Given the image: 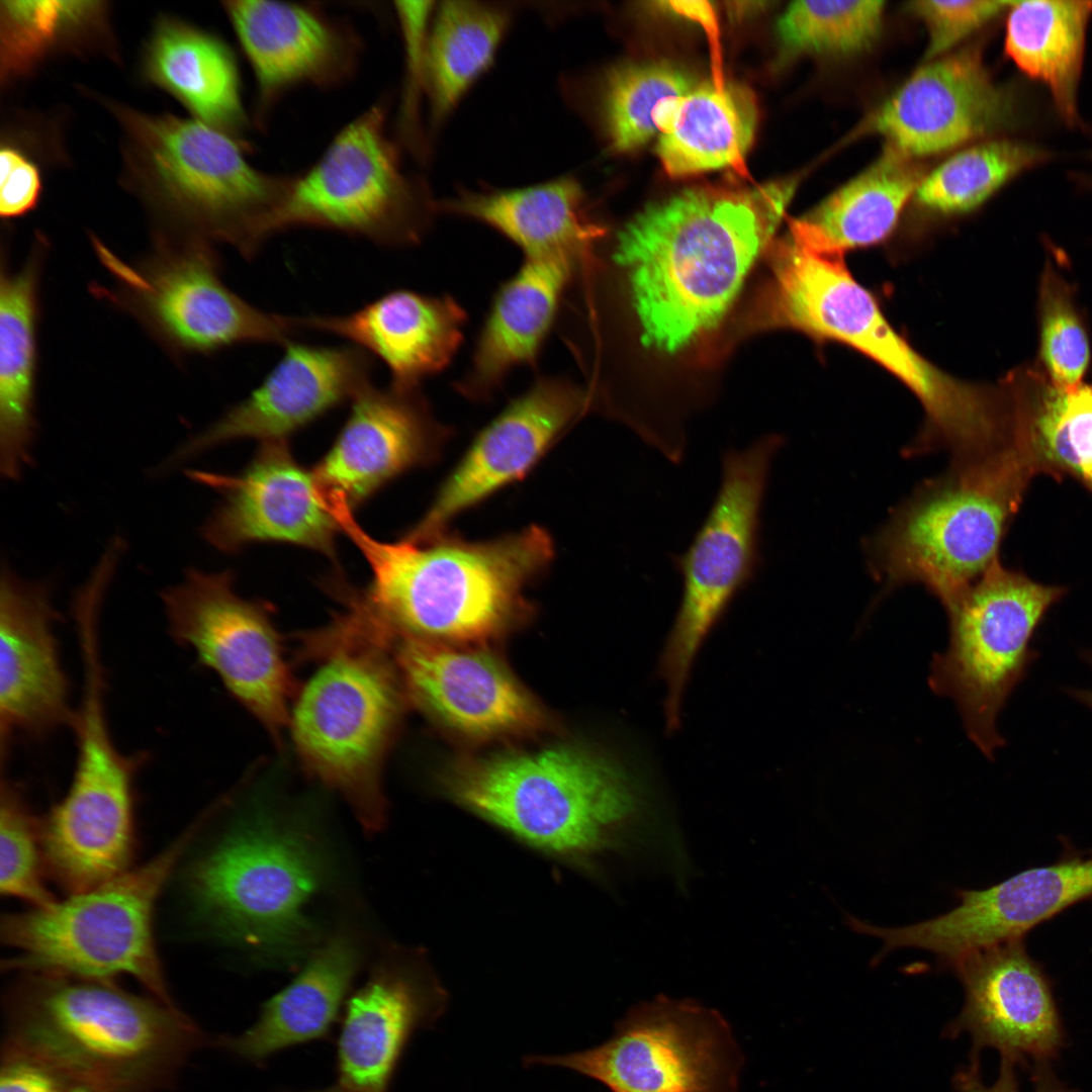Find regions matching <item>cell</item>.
Instances as JSON below:
<instances>
[{"mask_svg": "<svg viewBox=\"0 0 1092 1092\" xmlns=\"http://www.w3.org/2000/svg\"><path fill=\"white\" fill-rule=\"evenodd\" d=\"M453 799L524 842L588 867L615 854L676 886L695 874L682 834L618 761L576 746L470 761L447 781Z\"/></svg>", "mask_w": 1092, "mask_h": 1092, "instance_id": "cell-1", "label": "cell"}, {"mask_svg": "<svg viewBox=\"0 0 1092 1092\" xmlns=\"http://www.w3.org/2000/svg\"><path fill=\"white\" fill-rule=\"evenodd\" d=\"M796 188H689L648 205L616 236L642 341L676 352L715 328L772 238Z\"/></svg>", "mask_w": 1092, "mask_h": 1092, "instance_id": "cell-2", "label": "cell"}, {"mask_svg": "<svg viewBox=\"0 0 1092 1092\" xmlns=\"http://www.w3.org/2000/svg\"><path fill=\"white\" fill-rule=\"evenodd\" d=\"M339 522L371 578L363 588L342 579L338 601L397 636L449 644L493 638L525 615L523 593L554 556L550 534L536 525L484 541L445 532L423 542H382L351 512L342 511Z\"/></svg>", "mask_w": 1092, "mask_h": 1092, "instance_id": "cell-3", "label": "cell"}, {"mask_svg": "<svg viewBox=\"0 0 1092 1092\" xmlns=\"http://www.w3.org/2000/svg\"><path fill=\"white\" fill-rule=\"evenodd\" d=\"M206 1043L185 1013L107 980L27 974L7 994L2 1054L95 1092H160Z\"/></svg>", "mask_w": 1092, "mask_h": 1092, "instance_id": "cell-4", "label": "cell"}, {"mask_svg": "<svg viewBox=\"0 0 1092 1092\" xmlns=\"http://www.w3.org/2000/svg\"><path fill=\"white\" fill-rule=\"evenodd\" d=\"M119 132V184L146 211L152 233L223 243L253 257L293 177L258 170L245 142L193 118L151 113L84 86Z\"/></svg>", "mask_w": 1092, "mask_h": 1092, "instance_id": "cell-5", "label": "cell"}, {"mask_svg": "<svg viewBox=\"0 0 1092 1092\" xmlns=\"http://www.w3.org/2000/svg\"><path fill=\"white\" fill-rule=\"evenodd\" d=\"M843 254L791 237L775 254L769 323L847 345L901 380L922 404L918 451L946 448L953 460L984 454L1009 431L1006 394L961 381L917 353L888 323L876 299L848 271Z\"/></svg>", "mask_w": 1092, "mask_h": 1092, "instance_id": "cell-6", "label": "cell"}, {"mask_svg": "<svg viewBox=\"0 0 1092 1092\" xmlns=\"http://www.w3.org/2000/svg\"><path fill=\"white\" fill-rule=\"evenodd\" d=\"M297 639L299 658L316 664L289 716L299 760L310 777L344 797L366 832H378L386 817L381 772L401 708L392 659L336 615Z\"/></svg>", "mask_w": 1092, "mask_h": 1092, "instance_id": "cell-7", "label": "cell"}, {"mask_svg": "<svg viewBox=\"0 0 1092 1092\" xmlns=\"http://www.w3.org/2000/svg\"><path fill=\"white\" fill-rule=\"evenodd\" d=\"M1034 475L1014 438L982 456L953 461L875 536L870 551L876 573L890 586L919 583L946 609L998 559Z\"/></svg>", "mask_w": 1092, "mask_h": 1092, "instance_id": "cell-8", "label": "cell"}, {"mask_svg": "<svg viewBox=\"0 0 1092 1092\" xmlns=\"http://www.w3.org/2000/svg\"><path fill=\"white\" fill-rule=\"evenodd\" d=\"M327 870L311 836L258 808L195 863L190 886L217 934L261 960L290 962L314 942L305 907Z\"/></svg>", "mask_w": 1092, "mask_h": 1092, "instance_id": "cell-9", "label": "cell"}, {"mask_svg": "<svg viewBox=\"0 0 1092 1092\" xmlns=\"http://www.w3.org/2000/svg\"><path fill=\"white\" fill-rule=\"evenodd\" d=\"M193 830L150 861L64 901L8 914L2 941L7 970L112 981L128 975L173 1003L153 935L158 896Z\"/></svg>", "mask_w": 1092, "mask_h": 1092, "instance_id": "cell-10", "label": "cell"}, {"mask_svg": "<svg viewBox=\"0 0 1092 1092\" xmlns=\"http://www.w3.org/2000/svg\"><path fill=\"white\" fill-rule=\"evenodd\" d=\"M112 286L100 297L133 316L169 352L210 354L242 344L284 346L296 336L297 316L269 312L225 285L213 243L153 234V250L135 263L120 259L90 235Z\"/></svg>", "mask_w": 1092, "mask_h": 1092, "instance_id": "cell-11", "label": "cell"}, {"mask_svg": "<svg viewBox=\"0 0 1092 1092\" xmlns=\"http://www.w3.org/2000/svg\"><path fill=\"white\" fill-rule=\"evenodd\" d=\"M781 446V438L770 436L723 454L714 503L688 549L674 558L682 596L657 668L666 685L668 732L680 726L684 691L703 642L760 565L761 509Z\"/></svg>", "mask_w": 1092, "mask_h": 1092, "instance_id": "cell-12", "label": "cell"}, {"mask_svg": "<svg viewBox=\"0 0 1092 1092\" xmlns=\"http://www.w3.org/2000/svg\"><path fill=\"white\" fill-rule=\"evenodd\" d=\"M1065 593L997 559L946 608L949 643L933 657L929 686L952 699L968 736L991 759L1005 743L998 715L1035 658L1033 633Z\"/></svg>", "mask_w": 1092, "mask_h": 1092, "instance_id": "cell-13", "label": "cell"}, {"mask_svg": "<svg viewBox=\"0 0 1092 1092\" xmlns=\"http://www.w3.org/2000/svg\"><path fill=\"white\" fill-rule=\"evenodd\" d=\"M376 103L343 127L307 172L293 178L271 237L315 228L385 247L419 245L438 213L426 186L407 174Z\"/></svg>", "mask_w": 1092, "mask_h": 1092, "instance_id": "cell-14", "label": "cell"}, {"mask_svg": "<svg viewBox=\"0 0 1092 1092\" xmlns=\"http://www.w3.org/2000/svg\"><path fill=\"white\" fill-rule=\"evenodd\" d=\"M741 1062L719 1012L662 995L634 1006L599 1045L524 1060L571 1070L610 1092H737Z\"/></svg>", "mask_w": 1092, "mask_h": 1092, "instance_id": "cell-15", "label": "cell"}, {"mask_svg": "<svg viewBox=\"0 0 1092 1092\" xmlns=\"http://www.w3.org/2000/svg\"><path fill=\"white\" fill-rule=\"evenodd\" d=\"M161 600L172 639L215 672L280 745L295 688L272 606L240 597L230 570L194 567Z\"/></svg>", "mask_w": 1092, "mask_h": 1092, "instance_id": "cell-16", "label": "cell"}, {"mask_svg": "<svg viewBox=\"0 0 1092 1092\" xmlns=\"http://www.w3.org/2000/svg\"><path fill=\"white\" fill-rule=\"evenodd\" d=\"M75 735L72 782L40 828L44 859L72 894L127 871L133 843V785L146 759L145 753H122L102 716L83 718Z\"/></svg>", "mask_w": 1092, "mask_h": 1092, "instance_id": "cell-17", "label": "cell"}, {"mask_svg": "<svg viewBox=\"0 0 1092 1092\" xmlns=\"http://www.w3.org/2000/svg\"><path fill=\"white\" fill-rule=\"evenodd\" d=\"M590 411L584 387L558 375H540L475 437L444 480L423 518L402 539L423 542L508 484L524 477Z\"/></svg>", "mask_w": 1092, "mask_h": 1092, "instance_id": "cell-18", "label": "cell"}, {"mask_svg": "<svg viewBox=\"0 0 1092 1092\" xmlns=\"http://www.w3.org/2000/svg\"><path fill=\"white\" fill-rule=\"evenodd\" d=\"M187 473L221 494L201 530L215 549L235 553L254 543H283L336 560V537L341 531L336 511L313 470L295 459L287 441L261 443L251 462L235 476Z\"/></svg>", "mask_w": 1092, "mask_h": 1092, "instance_id": "cell-19", "label": "cell"}, {"mask_svg": "<svg viewBox=\"0 0 1092 1092\" xmlns=\"http://www.w3.org/2000/svg\"><path fill=\"white\" fill-rule=\"evenodd\" d=\"M283 348L281 358L246 398L180 445L159 470L176 468L241 439L287 441L351 401L371 382V357L355 346H315L292 340Z\"/></svg>", "mask_w": 1092, "mask_h": 1092, "instance_id": "cell-20", "label": "cell"}, {"mask_svg": "<svg viewBox=\"0 0 1092 1092\" xmlns=\"http://www.w3.org/2000/svg\"><path fill=\"white\" fill-rule=\"evenodd\" d=\"M380 639L404 693L444 726L476 739L544 727L542 709L490 654L387 632Z\"/></svg>", "mask_w": 1092, "mask_h": 1092, "instance_id": "cell-21", "label": "cell"}, {"mask_svg": "<svg viewBox=\"0 0 1092 1092\" xmlns=\"http://www.w3.org/2000/svg\"><path fill=\"white\" fill-rule=\"evenodd\" d=\"M336 440L312 469L333 507L353 513L388 482L434 462L452 430L421 387L368 383L350 401Z\"/></svg>", "mask_w": 1092, "mask_h": 1092, "instance_id": "cell-22", "label": "cell"}, {"mask_svg": "<svg viewBox=\"0 0 1092 1092\" xmlns=\"http://www.w3.org/2000/svg\"><path fill=\"white\" fill-rule=\"evenodd\" d=\"M1015 93L997 84L979 49L967 48L918 69L874 114L870 127L909 158L929 156L1011 129Z\"/></svg>", "mask_w": 1092, "mask_h": 1092, "instance_id": "cell-23", "label": "cell"}, {"mask_svg": "<svg viewBox=\"0 0 1092 1092\" xmlns=\"http://www.w3.org/2000/svg\"><path fill=\"white\" fill-rule=\"evenodd\" d=\"M951 967L964 987L965 1003L948 1024L947 1036L967 1033L972 1053L993 1048L1015 1065L1058 1057L1065 1032L1053 988L1023 938L980 948Z\"/></svg>", "mask_w": 1092, "mask_h": 1092, "instance_id": "cell-24", "label": "cell"}, {"mask_svg": "<svg viewBox=\"0 0 1092 1092\" xmlns=\"http://www.w3.org/2000/svg\"><path fill=\"white\" fill-rule=\"evenodd\" d=\"M447 995L419 954L387 945L346 1004L337 1042L344 1092H388L413 1035L444 1013Z\"/></svg>", "mask_w": 1092, "mask_h": 1092, "instance_id": "cell-25", "label": "cell"}, {"mask_svg": "<svg viewBox=\"0 0 1092 1092\" xmlns=\"http://www.w3.org/2000/svg\"><path fill=\"white\" fill-rule=\"evenodd\" d=\"M59 614L47 581L27 580L3 565L0 579V732L39 740L71 725L70 681L55 632Z\"/></svg>", "mask_w": 1092, "mask_h": 1092, "instance_id": "cell-26", "label": "cell"}, {"mask_svg": "<svg viewBox=\"0 0 1092 1092\" xmlns=\"http://www.w3.org/2000/svg\"><path fill=\"white\" fill-rule=\"evenodd\" d=\"M961 903L933 919L894 928L896 948L915 947L952 966L965 956L1023 938L1039 923L1092 898V855L1031 868L984 890H960Z\"/></svg>", "mask_w": 1092, "mask_h": 1092, "instance_id": "cell-27", "label": "cell"}, {"mask_svg": "<svg viewBox=\"0 0 1092 1092\" xmlns=\"http://www.w3.org/2000/svg\"><path fill=\"white\" fill-rule=\"evenodd\" d=\"M222 9L256 79L258 116L296 86H338L356 71V33L315 5L231 0Z\"/></svg>", "mask_w": 1092, "mask_h": 1092, "instance_id": "cell-28", "label": "cell"}, {"mask_svg": "<svg viewBox=\"0 0 1092 1092\" xmlns=\"http://www.w3.org/2000/svg\"><path fill=\"white\" fill-rule=\"evenodd\" d=\"M467 321L452 295L408 289L391 290L347 313L298 316L301 331L340 337L377 358L390 373V383L401 387H421L424 379L452 363Z\"/></svg>", "mask_w": 1092, "mask_h": 1092, "instance_id": "cell-29", "label": "cell"}, {"mask_svg": "<svg viewBox=\"0 0 1092 1092\" xmlns=\"http://www.w3.org/2000/svg\"><path fill=\"white\" fill-rule=\"evenodd\" d=\"M580 258L575 254L524 258L495 291L469 366L453 382L456 392L474 402L488 401L514 369L537 364Z\"/></svg>", "mask_w": 1092, "mask_h": 1092, "instance_id": "cell-30", "label": "cell"}, {"mask_svg": "<svg viewBox=\"0 0 1092 1092\" xmlns=\"http://www.w3.org/2000/svg\"><path fill=\"white\" fill-rule=\"evenodd\" d=\"M139 74L191 118L245 142L248 118L237 60L216 34L178 16H157L141 49Z\"/></svg>", "mask_w": 1092, "mask_h": 1092, "instance_id": "cell-31", "label": "cell"}, {"mask_svg": "<svg viewBox=\"0 0 1092 1092\" xmlns=\"http://www.w3.org/2000/svg\"><path fill=\"white\" fill-rule=\"evenodd\" d=\"M48 241L36 235L15 272L5 251L0 272V471L18 480L32 460L36 437L35 381L39 286Z\"/></svg>", "mask_w": 1092, "mask_h": 1092, "instance_id": "cell-32", "label": "cell"}, {"mask_svg": "<svg viewBox=\"0 0 1092 1092\" xmlns=\"http://www.w3.org/2000/svg\"><path fill=\"white\" fill-rule=\"evenodd\" d=\"M437 208L491 228L524 258L582 255L604 235L589 212L583 187L571 176L520 188L463 189L437 202Z\"/></svg>", "mask_w": 1092, "mask_h": 1092, "instance_id": "cell-33", "label": "cell"}, {"mask_svg": "<svg viewBox=\"0 0 1092 1092\" xmlns=\"http://www.w3.org/2000/svg\"><path fill=\"white\" fill-rule=\"evenodd\" d=\"M362 952L348 932L333 934L315 947L299 974L262 1005L258 1020L217 1043L235 1056L260 1064L288 1048L329 1036L357 974Z\"/></svg>", "mask_w": 1092, "mask_h": 1092, "instance_id": "cell-34", "label": "cell"}, {"mask_svg": "<svg viewBox=\"0 0 1092 1092\" xmlns=\"http://www.w3.org/2000/svg\"><path fill=\"white\" fill-rule=\"evenodd\" d=\"M121 53L107 1H0V89L15 90L64 58Z\"/></svg>", "mask_w": 1092, "mask_h": 1092, "instance_id": "cell-35", "label": "cell"}, {"mask_svg": "<svg viewBox=\"0 0 1092 1092\" xmlns=\"http://www.w3.org/2000/svg\"><path fill=\"white\" fill-rule=\"evenodd\" d=\"M1013 435L1035 473L1069 475L1092 492V380L1064 387L1035 366L1004 380Z\"/></svg>", "mask_w": 1092, "mask_h": 1092, "instance_id": "cell-36", "label": "cell"}, {"mask_svg": "<svg viewBox=\"0 0 1092 1092\" xmlns=\"http://www.w3.org/2000/svg\"><path fill=\"white\" fill-rule=\"evenodd\" d=\"M655 121L663 168L670 176H686L739 162L751 146L757 107L741 85L705 83L664 101Z\"/></svg>", "mask_w": 1092, "mask_h": 1092, "instance_id": "cell-37", "label": "cell"}, {"mask_svg": "<svg viewBox=\"0 0 1092 1092\" xmlns=\"http://www.w3.org/2000/svg\"><path fill=\"white\" fill-rule=\"evenodd\" d=\"M923 178L914 159L886 146L869 168L794 220L790 236L843 255L878 244L892 233Z\"/></svg>", "mask_w": 1092, "mask_h": 1092, "instance_id": "cell-38", "label": "cell"}, {"mask_svg": "<svg viewBox=\"0 0 1092 1092\" xmlns=\"http://www.w3.org/2000/svg\"><path fill=\"white\" fill-rule=\"evenodd\" d=\"M1092 1H1011L1004 51L1028 78L1044 85L1066 125L1081 124L1078 90Z\"/></svg>", "mask_w": 1092, "mask_h": 1092, "instance_id": "cell-39", "label": "cell"}, {"mask_svg": "<svg viewBox=\"0 0 1092 1092\" xmlns=\"http://www.w3.org/2000/svg\"><path fill=\"white\" fill-rule=\"evenodd\" d=\"M512 17L509 7L496 3H436L425 51L426 94L434 127L492 64Z\"/></svg>", "mask_w": 1092, "mask_h": 1092, "instance_id": "cell-40", "label": "cell"}, {"mask_svg": "<svg viewBox=\"0 0 1092 1092\" xmlns=\"http://www.w3.org/2000/svg\"><path fill=\"white\" fill-rule=\"evenodd\" d=\"M1052 157L1049 150L1028 141H988L958 153L924 176L916 199L938 213L971 211L1009 181Z\"/></svg>", "mask_w": 1092, "mask_h": 1092, "instance_id": "cell-41", "label": "cell"}, {"mask_svg": "<svg viewBox=\"0 0 1092 1092\" xmlns=\"http://www.w3.org/2000/svg\"><path fill=\"white\" fill-rule=\"evenodd\" d=\"M695 86L689 74L665 63L610 70L604 80L601 115L611 147L624 153L647 143L658 132L655 116L659 106Z\"/></svg>", "mask_w": 1092, "mask_h": 1092, "instance_id": "cell-42", "label": "cell"}, {"mask_svg": "<svg viewBox=\"0 0 1092 1092\" xmlns=\"http://www.w3.org/2000/svg\"><path fill=\"white\" fill-rule=\"evenodd\" d=\"M1037 324V370L1058 386L1083 382L1091 363L1089 333L1074 286L1050 260L1039 281Z\"/></svg>", "mask_w": 1092, "mask_h": 1092, "instance_id": "cell-43", "label": "cell"}, {"mask_svg": "<svg viewBox=\"0 0 1092 1092\" xmlns=\"http://www.w3.org/2000/svg\"><path fill=\"white\" fill-rule=\"evenodd\" d=\"M883 1H795L777 23L792 53L843 56L870 48L878 38Z\"/></svg>", "mask_w": 1092, "mask_h": 1092, "instance_id": "cell-44", "label": "cell"}, {"mask_svg": "<svg viewBox=\"0 0 1092 1092\" xmlns=\"http://www.w3.org/2000/svg\"><path fill=\"white\" fill-rule=\"evenodd\" d=\"M35 819L10 780L2 778L0 801V890L33 907L55 901L41 871V838Z\"/></svg>", "mask_w": 1092, "mask_h": 1092, "instance_id": "cell-45", "label": "cell"}, {"mask_svg": "<svg viewBox=\"0 0 1092 1092\" xmlns=\"http://www.w3.org/2000/svg\"><path fill=\"white\" fill-rule=\"evenodd\" d=\"M1010 2L920 0L908 3L907 9L927 28L925 60H932L1007 11Z\"/></svg>", "mask_w": 1092, "mask_h": 1092, "instance_id": "cell-46", "label": "cell"}, {"mask_svg": "<svg viewBox=\"0 0 1092 1092\" xmlns=\"http://www.w3.org/2000/svg\"><path fill=\"white\" fill-rule=\"evenodd\" d=\"M435 7L436 3L433 1L395 2L407 64L401 122L405 133L410 135L417 131L419 103L422 94L426 93L425 51Z\"/></svg>", "mask_w": 1092, "mask_h": 1092, "instance_id": "cell-47", "label": "cell"}, {"mask_svg": "<svg viewBox=\"0 0 1092 1092\" xmlns=\"http://www.w3.org/2000/svg\"><path fill=\"white\" fill-rule=\"evenodd\" d=\"M46 170L13 146L0 142V215L10 220L40 202Z\"/></svg>", "mask_w": 1092, "mask_h": 1092, "instance_id": "cell-48", "label": "cell"}, {"mask_svg": "<svg viewBox=\"0 0 1092 1092\" xmlns=\"http://www.w3.org/2000/svg\"><path fill=\"white\" fill-rule=\"evenodd\" d=\"M1014 1067L1011 1061L1001 1059L996 1082L986 1086L981 1075L980 1055L971 1053L969 1064L956 1073L953 1086L957 1092H1020ZM1031 1081L1034 1092H1077L1061 1082L1051 1062L1033 1063Z\"/></svg>", "mask_w": 1092, "mask_h": 1092, "instance_id": "cell-49", "label": "cell"}, {"mask_svg": "<svg viewBox=\"0 0 1092 1092\" xmlns=\"http://www.w3.org/2000/svg\"><path fill=\"white\" fill-rule=\"evenodd\" d=\"M73 1085L35 1060L1 1054L0 1092H68Z\"/></svg>", "mask_w": 1092, "mask_h": 1092, "instance_id": "cell-50", "label": "cell"}, {"mask_svg": "<svg viewBox=\"0 0 1092 1092\" xmlns=\"http://www.w3.org/2000/svg\"><path fill=\"white\" fill-rule=\"evenodd\" d=\"M664 4L669 6L666 9L670 11L672 10L676 14L686 16L688 18H692L702 22H707L711 18V9L709 6H707L706 2L679 1L666 2Z\"/></svg>", "mask_w": 1092, "mask_h": 1092, "instance_id": "cell-51", "label": "cell"}, {"mask_svg": "<svg viewBox=\"0 0 1092 1092\" xmlns=\"http://www.w3.org/2000/svg\"><path fill=\"white\" fill-rule=\"evenodd\" d=\"M1083 657L1086 660V662L1092 667V649H1090L1088 651H1085L1083 653ZM1068 693L1070 694V696L1075 698L1077 701H1079L1083 705H1085V706L1089 707L1090 709H1092V689L1091 690H1088V689H1086V690L1070 689V690H1068Z\"/></svg>", "mask_w": 1092, "mask_h": 1092, "instance_id": "cell-52", "label": "cell"}, {"mask_svg": "<svg viewBox=\"0 0 1092 1092\" xmlns=\"http://www.w3.org/2000/svg\"><path fill=\"white\" fill-rule=\"evenodd\" d=\"M68 1092H95L85 1086H73Z\"/></svg>", "mask_w": 1092, "mask_h": 1092, "instance_id": "cell-53", "label": "cell"}, {"mask_svg": "<svg viewBox=\"0 0 1092 1092\" xmlns=\"http://www.w3.org/2000/svg\"><path fill=\"white\" fill-rule=\"evenodd\" d=\"M311 1092H344V1091L339 1086H334V1087H330V1088L325 1089V1090L311 1091Z\"/></svg>", "mask_w": 1092, "mask_h": 1092, "instance_id": "cell-54", "label": "cell"}, {"mask_svg": "<svg viewBox=\"0 0 1092 1092\" xmlns=\"http://www.w3.org/2000/svg\"><path fill=\"white\" fill-rule=\"evenodd\" d=\"M1083 183L1092 190V174L1082 178Z\"/></svg>", "mask_w": 1092, "mask_h": 1092, "instance_id": "cell-55", "label": "cell"}]
</instances>
